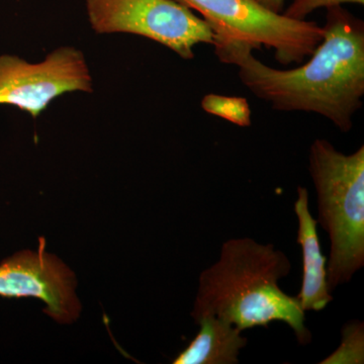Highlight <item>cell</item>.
I'll return each mask as SVG.
<instances>
[{"label":"cell","instance_id":"6da1fadb","mask_svg":"<svg viewBox=\"0 0 364 364\" xmlns=\"http://www.w3.org/2000/svg\"><path fill=\"white\" fill-rule=\"evenodd\" d=\"M323 40L304 65L275 69L243 41L215 33V54L238 67L242 85L279 112H313L349 133L363 105L364 23L343 6L327 9Z\"/></svg>","mask_w":364,"mask_h":364},{"label":"cell","instance_id":"7a4b0ae2","mask_svg":"<svg viewBox=\"0 0 364 364\" xmlns=\"http://www.w3.org/2000/svg\"><path fill=\"white\" fill-rule=\"evenodd\" d=\"M291 269L289 257L272 244L229 239L222 245L220 259L200 273L191 317L196 322L213 316L241 331L282 322L291 328L299 344L308 345L312 334L305 324L306 312L296 296L279 286Z\"/></svg>","mask_w":364,"mask_h":364},{"label":"cell","instance_id":"8992f818","mask_svg":"<svg viewBox=\"0 0 364 364\" xmlns=\"http://www.w3.org/2000/svg\"><path fill=\"white\" fill-rule=\"evenodd\" d=\"M82 53L61 48L44 61L31 64L18 57L0 56V105H11L37 117L55 98L73 91H92Z\"/></svg>","mask_w":364,"mask_h":364},{"label":"cell","instance_id":"3957f363","mask_svg":"<svg viewBox=\"0 0 364 364\" xmlns=\"http://www.w3.org/2000/svg\"><path fill=\"white\" fill-rule=\"evenodd\" d=\"M309 171L317 193V223L331 242L327 282L332 291L364 267V146L347 155L317 139Z\"/></svg>","mask_w":364,"mask_h":364},{"label":"cell","instance_id":"30bf717a","mask_svg":"<svg viewBox=\"0 0 364 364\" xmlns=\"http://www.w3.org/2000/svg\"><path fill=\"white\" fill-rule=\"evenodd\" d=\"M203 111L213 116L221 117L236 126H251V109L245 97H227V95H205L202 100Z\"/></svg>","mask_w":364,"mask_h":364},{"label":"cell","instance_id":"277c9868","mask_svg":"<svg viewBox=\"0 0 364 364\" xmlns=\"http://www.w3.org/2000/svg\"><path fill=\"white\" fill-rule=\"evenodd\" d=\"M202 14L214 33L243 41L253 49H272L282 65L301 64L323 40L315 21L273 13L255 0H177Z\"/></svg>","mask_w":364,"mask_h":364},{"label":"cell","instance_id":"5b68a950","mask_svg":"<svg viewBox=\"0 0 364 364\" xmlns=\"http://www.w3.org/2000/svg\"><path fill=\"white\" fill-rule=\"evenodd\" d=\"M86 6L97 33L142 36L184 60L195 58L196 45L214 44L212 26L177 0H86Z\"/></svg>","mask_w":364,"mask_h":364},{"label":"cell","instance_id":"52a82bcc","mask_svg":"<svg viewBox=\"0 0 364 364\" xmlns=\"http://www.w3.org/2000/svg\"><path fill=\"white\" fill-rule=\"evenodd\" d=\"M75 286L73 272L46 252L43 238L38 251H23L0 264V296L42 299L46 312L60 323L72 322L80 312Z\"/></svg>","mask_w":364,"mask_h":364},{"label":"cell","instance_id":"ba28073f","mask_svg":"<svg viewBox=\"0 0 364 364\" xmlns=\"http://www.w3.org/2000/svg\"><path fill=\"white\" fill-rule=\"evenodd\" d=\"M298 218V239L303 256V279L296 296L304 312H320L333 301L327 282V258L323 255L318 241L317 220L309 208L308 189L299 186L298 198L294 203Z\"/></svg>","mask_w":364,"mask_h":364},{"label":"cell","instance_id":"7c38bea8","mask_svg":"<svg viewBox=\"0 0 364 364\" xmlns=\"http://www.w3.org/2000/svg\"><path fill=\"white\" fill-rule=\"evenodd\" d=\"M344 4L363 6L364 0H291L282 14L291 20L306 21L311 14L318 9H328L334 6H343Z\"/></svg>","mask_w":364,"mask_h":364},{"label":"cell","instance_id":"4fadbf2b","mask_svg":"<svg viewBox=\"0 0 364 364\" xmlns=\"http://www.w3.org/2000/svg\"><path fill=\"white\" fill-rule=\"evenodd\" d=\"M255 1L264 6L268 11L277 14H282L286 4V0H255Z\"/></svg>","mask_w":364,"mask_h":364},{"label":"cell","instance_id":"8fae6325","mask_svg":"<svg viewBox=\"0 0 364 364\" xmlns=\"http://www.w3.org/2000/svg\"><path fill=\"white\" fill-rule=\"evenodd\" d=\"M364 363L363 322L354 320L342 329L340 346L321 364H363Z\"/></svg>","mask_w":364,"mask_h":364},{"label":"cell","instance_id":"9c48e42d","mask_svg":"<svg viewBox=\"0 0 364 364\" xmlns=\"http://www.w3.org/2000/svg\"><path fill=\"white\" fill-rule=\"evenodd\" d=\"M200 331L174 359V364H238L239 354L247 345L241 330L213 316L198 318Z\"/></svg>","mask_w":364,"mask_h":364}]
</instances>
